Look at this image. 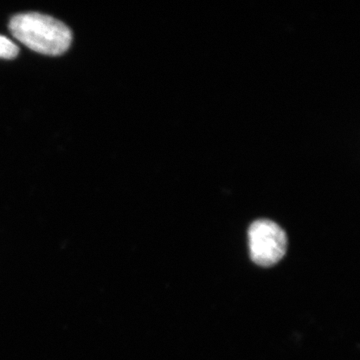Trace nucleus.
<instances>
[{"mask_svg":"<svg viewBox=\"0 0 360 360\" xmlns=\"http://www.w3.org/2000/svg\"><path fill=\"white\" fill-rule=\"evenodd\" d=\"M8 28L14 39L44 56H61L72 42V32L68 25L42 13L16 14L9 21Z\"/></svg>","mask_w":360,"mask_h":360,"instance_id":"1","label":"nucleus"},{"mask_svg":"<svg viewBox=\"0 0 360 360\" xmlns=\"http://www.w3.org/2000/svg\"><path fill=\"white\" fill-rule=\"evenodd\" d=\"M250 257L255 264L269 267L276 264L288 250L285 232L276 222L259 219L248 231Z\"/></svg>","mask_w":360,"mask_h":360,"instance_id":"2","label":"nucleus"},{"mask_svg":"<svg viewBox=\"0 0 360 360\" xmlns=\"http://www.w3.org/2000/svg\"><path fill=\"white\" fill-rule=\"evenodd\" d=\"M20 53V49L13 40L0 34V58L13 59Z\"/></svg>","mask_w":360,"mask_h":360,"instance_id":"3","label":"nucleus"}]
</instances>
